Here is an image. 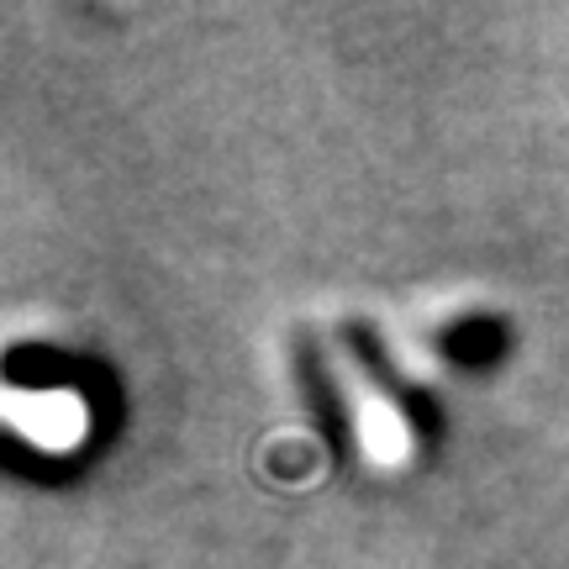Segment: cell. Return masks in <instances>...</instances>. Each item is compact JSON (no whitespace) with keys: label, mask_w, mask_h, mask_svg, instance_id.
Returning a JSON list of instances; mask_svg holds the SVG:
<instances>
[{"label":"cell","mask_w":569,"mask_h":569,"mask_svg":"<svg viewBox=\"0 0 569 569\" xmlns=\"http://www.w3.org/2000/svg\"><path fill=\"white\" fill-rule=\"evenodd\" d=\"M338 343L353 359V369L369 380V390L396 411V422L407 432V443L417 459H432L438 443H443V401L432 396L427 386H417L411 375H401V365L390 359V348L380 343V332L365 322H343L338 327Z\"/></svg>","instance_id":"6da1fadb"},{"label":"cell","mask_w":569,"mask_h":569,"mask_svg":"<svg viewBox=\"0 0 569 569\" xmlns=\"http://www.w3.org/2000/svg\"><path fill=\"white\" fill-rule=\"evenodd\" d=\"M290 380H296V396H301V411L311 432H317V443L327 448L332 465L343 469L353 459V417H348L343 390H338L311 332H290Z\"/></svg>","instance_id":"7a4b0ae2"},{"label":"cell","mask_w":569,"mask_h":569,"mask_svg":"<svg viewBox=\"0 0 569 569\" xmlns=\"http://www.w3.org/2000/svg\"><path fill=\"white\" fill-rule=\"evenodd\" d=\"M511 348V327L490 311H469V317H453V322L438 332V353H443L453 369H469V375H486L507 359Z\"/></svg>","instance_id":"3957f363"}]
</instances>
